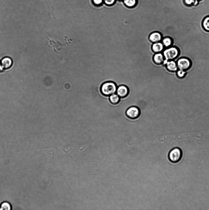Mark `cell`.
Segmentation results:
<instances>
[{"label": "cell", "instance_id": "cell-7", "mask_svg": "<svg viewBox=\"0 0 209 210\" xmlns=\"http://www.w3.org/2000/svg\"><path fill=\"white\" fill-rule=\"evenodd\" d=\"M149 40L152 43L160 42L162 40L161 34L158 32H154L151 33L149 36Z\"/></svg>", "mask_w": 209, "mask_h": 210}, {"label": "cell", "instance_id": "cell-14", "mask_svg": "<svg viewBox=\"0 0 209 210\" xmlns=\"http://www.w3.org/2000/svg\"><path fill=\"white\" fill-rule=\"evenodd\" d=\"M11 209V204L7 201H4L0 204V210H10Z\"/></svg>", "mask_w": 209, "mask_h": 210}, {"label": "cell", "instance_id": "cell-1", "mask_svg": "<svg viewBox=\"0 0 209 210\" xmlns=\"http://www.w3.org/2000/svg\"><path fill=\"white\" fill-rule=\"evenodd\" d=\"M117 86L112 81H107L104 83L101 88V92L105 96H109L115 93L116 91Z\"/></svg>", "mask_w": 209, "mask_h": 210}, {"label": "cell", "instance_id": "cell-19", "mask_svg": "<svg viewBox=\"0 0 209 210\" xmlns=\"http://www.w3.org/2000/svg\"><path fill=\"white\" fill-rule=\"evenodd\" d=\"M103 0H93V3L96 5L100 4L102 2Z\"/></svg>", "mask_w": 209, "mask_h": 210}, {"label": "cell", "instance_id": "cell-3", "mask_svg": "<svg viewBox=\"0 0 209 210\" xmlns=\"http://www.w3.org/2000/svg\"><path fill=\"white\" fill-rule=\"evenodd\" d=\"M182 153L181 149L177 147L173 149L169 152L168 158L172 162L176 163L180 160L182 157Z\"/></svg>", "mask_w": 209, "mask_h": 210}, {"label": "cell", "instance_id": "cell-15", "mask_svg": "<svg viewBox=\"0 0 209 210\" xmlns=\"http://www.w3.org/2000/svg\"><path fill=\"white\" fill-rule=\"evenodd\" d=\"M202 24L204 30L207 31L209 32V16L204 18Z\"/></svg>", "mask_w": 209, "mask_h": 210}, {"label": "cell", "instance_id": "cell-6", "mask_svg": "<svg viewBox=\"0 0 209 210\" xmlns=\"http://www.w3.org/2000/svg\"><path fill=\"white\" fill-rule=\"evenodd\" d=\"M117 94L121 98L127 97L129 93V89L126 85H121L117 87Z\"/></svg>", "mask_w": 209, "mask_h": 210}, {"label": "cell", "instance_id": "cell-4", "mask_svg": "<svg viewBox=\"0 0 209 210\" xmlns=\"http://www.w3.org/2000/svg\"><path fill=\"white\" fill-rule=\"evenodd\" d=\"M176 63L179 69L185 71L188 69L192 65L190 60L186 57L180 58Z\"/></svg>", "mask_w": 209, "mask_h": 210}, {"label": "cell", "instance_id": "cell-11", "mask_svg": "<svg viewBox=\"0 0 209 210\" xmlns=\"http://www.w3.org/2000/svg\"><path fill=\"white\" fill-rule=\"evenodd\" d=\"M164 46L162 43L160 42L154 43L152 46V50L156 53H161L163 50Z\"/></svg>", "mask_w": 209, "mask_h": 210}, {"label": "cell", "instance_id": "cell-10", "mask_svg": "<svg viewBox=\"0 0 209 210\" xmlns=\"http://www.w3.org/2000/svg\"><path fill=\"white\" fill-rule=\"evenodd\" d=\"M154 62L158 65H160L164 62L165 58L164 56L161 53H156L153 57Z\"/></svg>", "mask_w": 209, "mask_h": 210}, {"label": "cell", "instance_id": "cell-22", "mask_svg": "<svg viewBox=\"0 0 209 210\" xmlns=\"http://www.w3.org/2000/svg\"><path fill=\"white\" fill-rule=\"evenodd\" d=\"M196 1L200 0H196Z\"/></svg>", "mask_w": 209, "mask_h": 210}, {"label": "cell", "instance_id": "cell-8", "mask_svg": "<svg viewBox=\"0 0 209 210\" xmlns=\"http://www.w3.org/2000/svg\"><path fill=\"white\" fill-rule=\"evenodd\" d=\"M165 65L167 69L170 72H177L178 70L177 63L174 60L167 61Z\"/></svg>", "mask_w": 209, "mask_h": 210}, {"label": "cell", "instance_id": "cell-9", "mask_svg": "<svg viewBox=\"0 0 209 210\" xmlns=\"http://www.w3.org/2000/svg\"><path fill=\"white\" fill-rule=\"evenodd\" d=\"M1 63L2 68L7 69L11 66L13 62L11 59L10 57H5L2 60Z\"/></svg>", "mask_w": 209, "mask_h": 210}, {"label": "cell", "instance_id": "cell-16", "mask_svg": "<svg viewBox=\"0 0 209 210\" xmlns=\"http://www.w3.org/2000/svg\"><path fill=\"white\" fill-rule=\"evenodd\" d=\"M124 3L127 6L131 7L136 3V0H124Z\"/></svg>", "mask_w": 209, "mask_h": 210}, {"label": "cell", "instance_id": "cell-13", "mask_svg": "<svg viewBox=\"0 0 209 210\" xmlns=\"http://www.w3.org/2000/svg\"><path fill=\"white\" fill-rule=\"evenodd\" d=\"M162 43L164 46L168 48L171 46L173 42L172 39L169 37H165L162 39Z\"/></svg>", "mask_w": 209, "mask_h": 210}, {"label": "cell", "instance_id": "cell-20", "mask_svg": "<svg viewBox=\"0 0 209 210\" xmlns=\"http://www.w3.org/2000/svg\"><path fill=\"white\" fill-rule=\"evenodd\" d=\"M184 1L187 5H190L194 2L193 0H184Z\"/></svg>", "mask_w": 209, "mask_h": 210}, {"label": "cell", "instance_id": "cell-2", "mask_svg": "<svg viewBox=\"0 0 209 210\" xmlns=\"http://www.w3.org/2000/svg\"><path fill=\"white\" fill-rule=\"evenodd\" d=\"M179 49L176 46H170L165 50L163 53L165 61L174 60L179 55Z\"/></svg>", "mask_w": 209, "mask_h": 210}, {"label": "cell", "instance_id": "cell-5", "mask_svg": "<svg viewBox=\"0 0 209 210\" xmlns=\"http://www.w3.org/2000/svg\"><path fill=\"white\" fill-rule=\"evenodd\" d=\"M140 113V109L138 107L133 106H130L127 109L125 114L129 119H135L139 117Z\"/></svg>", "mask_w": 209, "mask_h": 210}, {"label": "cell", "instance_id": "cell-21", "mask_svg": "<svg viewBox=\"0 0 209 210\" xmlns=\"http://www.w3.org/2000/svg\"><path fill=\"white\" fill-rule=\"evenodd\" d=\"M2 69V66H1V62L0 61V69Z\"/></svg>", "mask_w": 209, "mask_h": 210}, {"label": "cell", "instance_id": "cell-17", "mask_svg": "<svg viewBox=\"0 0 209 210\" xmlns=\"http://www.w3.org/2000/svg\"><path fill=\"white\" fill-rule=\"evenodd\" d=\"M186 74V71L180 69L178 70L177 71V76L180 78H182L184 77Z\"/></svg>", "mask_w": 209, "mask_h": 210}, {"label": "cell", "instance_id": "cell-12", "mask_svg": "<svg viewBox=\"0 0 209 210\" xmlns=\"http://www.w3.org/2000/svg\"><path fill=\"white\" fill-rule=\"evenodd\" d=\"M120 98L117 94L114 93L109 96V100L112 104L116 105L118 104L120 102Z\"/></svg>", "mask_w": 209, "mask_h": 210}, {"label": "cell", "instance_id": "cell-18", "mask_svg": "<svg viewBox=\"0 0 209 210\" xmlns=\"http://www.w3.org/2000/svg\"><path fill=\"white\" fill-rule=\"evenodd\" d=\"M105 3L108 5L112 4L114 2L115 0H104Z\"/></svg>", "mask_w": 209, "mask_h": 210}]
</instances>
